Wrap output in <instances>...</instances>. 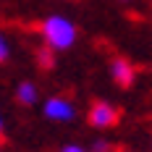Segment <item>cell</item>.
Returning <instances> with one entry per match:
<instances>
[{"label": "cell", "instance_id": "3957f363", "mask_svg": "<svg viewBox=\"0 0 152 152\" xmlns=\"http://www.w3.org/2000/svg\"><path fill=\"white\" fill-rule=\"evenodd\" d=\"M87 118H89V126H94V129H110V126H115V121H118V110L110 105V102H105V100H97L89 107Z\"/></svg>", "mask_w": 152, "mask_h": 152}, {"label": "cell", "instance_id": "5b68a950", "mask_svg": "<svg viewBox=\"0 0 152 152\" xmlns=\"http://www.w3.org/2000/svg\"><path fill=\"white\" fill-rule=\"evenodd\" d=\"M16 102H21V105H26V107H31V105H37L39 102V87L34 84V81H18V87H16Z\"/></svg>", "mask_w": 152, "mask_h": 152}, {"label": "cell", "instance_id": "8fae6325", "mask_svg": "<svg viewBox=\"0 0 152 152\" xmlns=\"http://www.w3.org/2000/svg\"><path fill=\"white\" fill-rule=\"evenodd\" d=\"M0 152H3V147H0Z\"/></svg>", "mask_w": 152, "mask_h": 152}, {"label": "cell", "instance_id": "ba28073f", "mask_svg": "<svg viewBox=\"0 0 152 152\" xmlns=\"http://www.w3.org/2000/svg\"><path fill=\"white\" fill-rule=\"evenodd\" d=\"M58 152H89L87 147H81V144H76V142H71V144H63Z\"/></svg>", "mask_w": 152, "mask_h": 152}, {"label": "cell", "instance_id": "8992f818", "mask_svg": "<svg viewBox=\"0 0 152 152\" xmlns=\"http://www.w3.org/2000/svg\"><path fill=\"white\" fill-rule=\"evenodd\" d=\"M11 58V45H8V39L0 34V63H5Z\"/></svg>", "mask_w": 152, "mask_h": 152}, {"label": "cell", "instance_id": "277c9868", "mask_svg": "<svg viewBox=\"0 0 152 152\" xmlns=\"http://www.w3.org/2000/svg\"><path fill=\"white\" fill-rule=\"evenodd\" d=\"M110 76H113V81L118 87H131L134 79H137V71H134V66L126 61V58H113V63H110Z\"/></svg>", "mask_w": 152, "mask_h": 152}, {"label": "cell", "instance_id": "7a4b0ae2", "mask_svg": "<svg viewBox=\"0 0 152 152\" xmlns=\"http://www.w3.org/2000/svg\"><path fill=\"white\" fill-rule=\"evenodd\" d=\"M42 115H45L47 121H53V123H71L76 118V105L68 100V97L55 94V97H47L45 100Z\"/></svg>", "mask_w": 152, "mask_h": 152}, {"label": "cell", "instance_id": "6da1fadb", "mask_svg": "<svg viewBox=\"0 0 152 152\" xmlns=\"http://www.w3.org/2000/svg\"><path fill=\"white\" fill-rule=\"evenodd\" d=\"M39 34H42V42L47 45V50L53 53H66L76 45V24L68 18V16H61V13H53L42 18L39 24Z\"/></svg>", "mask_w": 152, "mask_h": 152}, {"label": "cell", "instance_id": "30bf717a", "mask_svg": "<svg viewBox=\"0 0 152 152\" xmlns=\"http://www.w3.org/2000/svg\"><path fill=\"white\" fill-rule=\"evenodd\" d=\"M123 3H129V0H123Z\"/></svg>", "mask_w": 152, "mask_h": 152}, {"label": "cell", "instance_id": "9c48e42d", "mask_svg": "<svg viewBox=\"0 0 152 152\" xmlns=\"http://www.w3.org/2000/svg\"><path fill=\"white\" fill-rule=\"evenodd\" d=\"M3 129H5V123H3V113H0V134H3Z\"/></svg>", "mask_w": 152, "mask_h": 152}, {"label": "cell", "instance_id": "52a82bcc", "mask_svg": "<svg viewBox=\"0 0 152 152\" xmlns=\"http://www.w3.org/2000/svg\"><path fill=\"white\" fill-rule=\"evenodd\" d=\"M89 152H110V144H107L105 139H94L92 147H89Z\"/></svg>", "mask_w": 152, "mask_h": 152}]
</instances>
